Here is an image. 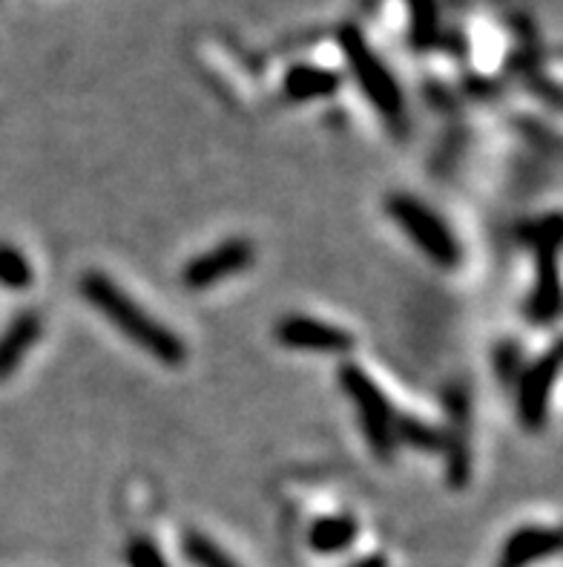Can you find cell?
I'll use <instances>...</instances> for the list:
<instances>
[{
    "label": "cell",
    "instance_id": "cell-1",
    "mask_svg": "<svg viewBox=\"0 0 563 567\" xmlns=\"http://www.w3.org/2000/svg\"><path fill=\"white\" fill-rule=\"evenodd\" d=\"M79 291L104 320H110L115 329L122 331L129 343L158 360L161 367H185V340L173 329H167L161 320H156L142 302L133 300L113 277L101 271H86L79 282Z\"/></svg>",
    "mask_w": 563,
    "mask_h": 567
},
{
    "label": "cell",
    "instance_id": "cell-2",
    "mask_svg": "<svg viewBox=\"0 0 563 567\" xmlns=\"http://www.w3.org/2000/svg\"><path fill=\"white\" fill-rule=\"evenodd\" d=\"M385 210L403 234L417 245V251L426 254L435 266L457 268L463 259V248L455 230L442 223V216L423 205L411 194H392L385 202Z\"/></svg>",
    "mask_w": 563,
    "mask_h": 567
},
{
    "label": "cell",
    "instance_id": "cell-3",
    "mask_svg": "<svg viewBox=\"0 0 563 567\" xmlns=\"http://www.w3.org/2000/svg\"><path fill=\"white\" fill-rule=\"evenodd\" d=\"M340 386L354 403V410L363 424V435L372 446V453L379 461H392L397 453V412L385 398L383 389L374 383V378L357 363H345L340 369Z\"/></svg>",
    "mask_w": 563,
    "mask_h": 567
},
{
    "label": "cell",
    "instance_id": "cell-4",
    "mask_svg": "<svg viewBox=\"0 0 563 567\" xmlns=\"http://www.w3.org/2000/svg\"><path fill=\"white\" fill-rule=\"evenodd\" d=\"M529 248L535 251V288L529 297L532 323H552L561 311V274H557V251H561L563 225L561 216L552 214L523 230Z\"/></svg>",
    "mask_w": 563,
    "mask_h": 567
},
{
    "label": "cell",
    "instance_id": "cell-5",
    "mask_svg": "<svg viewBox=\"0 0 563 567\" xmlns=\"http://www.w3.org/2000/svg\"><path fill=\"white\" fill-rule=\"evenodd\" d=\"M343 50L345 58H348L351 70L357 75L359 86H363V93L368 95V101L374 104V110H377L379 115H385V118L397 122L399 115H403V93H399V86L397 81H394L392 72L385 70L383 61L368 50V43L359 38V32H351V29L345 32Z\"/></svg>",
    "mask_w": 563,
    "mask_h": 567
},
{
    "label": "cell",
    "instance_id": "cell-6",
    "mask_svg": "<svg viewBox=\"0 0 563 567\" xmlns=\"http://www.w3.org/2000/svg\"><path fill=\"white\" fill-rule=\"evenodd\" d=\"M253 257H257V251H253L250 239H225V243L213 245L210 251L192 257L181 271V282L190 291H207V288L219 286L236 274L248 271L253 266Z\"/></svg>",
    "mask_w": 563,
    "mask_h": 567
},
{
    "label": "cell",
    "instance_id": "cell-7",
    "mask_svg": "<svg viewBox=\"0 0 563 567\" xmlns=\"http://www.w3.org/2000/svg\"><path fill=\"white\" fill-rule=\"evenodd\" d=\"M557 372H561V349L552 346L550 352L538 358L532 367H526L518 378V417L526 430L538 432L546 424V412H550V398L555 389Z\"/></svg>",
    "mask_w": 563,
    "mask_h": 567
},
{
    "label": "cell",
    "instance_id": "cell-8",
    "mask_svg": "<svg viewBox=\"0 0 563 567\" xmlns=\"http://www.w3.org/2000/svg\"><path fill=\"white\" fill-rule=\"evenodd\" d=\"M277 340L285 349H296V352H325V354H348L354 349V334L343 326L325 323L316 317L291 315L282 317L277 323Z\"/></svg>",
    "mask_w": 563,
    "mask_h": 567
},
{
    "label": "cell",
    "instance_id": "cell-9",
    "mask_svg": "<svg viewBox=\"0 0 563 567\" xmlns=\"http://www.w3.org/2000/svg\"><path fill=\"white\" fill-rule=\"evenodd\" d=\"M446 415H449L451 432L442 435V453H446V467H449L451 487H463L471 475V453H469V401L460 389L449 392L446 398Z\"/></svg>",
    "mask_w": 563,
    "mask_h": 567
},
{
    "label": "cell",
    "instance_id": "cell-10",
    "mask_svg": "<svg viewBox=\"0 0 563 567\" xmlns=\"http://www.w3.org/2000/svg\"><path fill=\"white\" fill-rule=\"evenodd\" d=\"M557 550H561V536H557L555 527L526 525L509 536L498 567H529L535 561L550 559Z\"/></svg>",
    "mask_w": 563,
    "mask_h": 567
},
{
    "label": "cell",
    "instance_id": "cell-11",
    "mask_svg": "<svg viewBox=\"0 0 563 567\" xmlns=\"http://www.w3.org/2000/svg\"><path fill=\"white\" fill-rule=\"evenodd\" d=\"M41 315L32 309L21 311V315L14 317L12 323L3 329V334H0V381H7L9 374H14L21 369L29 349L41 340Z\"/></svg>",
    "mask_w": 563,
    "mask_h": 567
},
{
    "label": "cell",
    "instance_id": "cell-12",
    "mask_svg": "<svg viewBox=\"0 0 563 567\" xmlns=\"http://www.w3.org/2000/svg\"><path fill=\"white\" fill-rule=\"evenodd\" d=\"M359 536V525L354 516H322L307 530V547L320 556H334L348 550Z\"/></svg>",
    "mask_w": 563,
    "mask_h": 567
},
{
    "label": "cell",
    "instance_id": "cell-13",
    "mask_svg": "<svg viewBox=\"0 0 563 567\" xmlns=\"http://www.w3.org/2000/svg\"><path fill=\"white\" fill-rule=\"evenodd\" d=\"M340 75L331 70H322V66H307L300 64L293 66L285 75L282 86H285V95L291 101H311V99H329L340 90Z\"/></svg>",
    "mask_w": 563,
    "mask_h": 567
},
{
    "label": "cell",
    "instance_id": "cell-14",
    "mask_svg": "<svg viewBox=\"0 0 563 567\" xmlns=\"http://www.w3.org/2000/svg\"><path fill=\"white\" fill-rule=\"evenodd\" d=\"M181 554L192 567H242L225 547H219L210 536L199 530L187 533L185 542H181Z\"/></svg>",
    "mask_w": 563,
    "mask_h": 567
},
{
    "label": "cell",
    "instance_id": "cell-15",
    "mask_svg": "<svg viewBox=\"0 0 563 567\" xmlns=\"http://www.w3.org/2000/svg\"><path fill=\"white\" fill-rule=\"evenodd\" d=\"M32 280H35V271L27 254L14 245H0V286L9 291H27Z\"/></svg>",
    "mask_w": 563,
    "mask_h": 567
},
{
    "label": "cell",
    "instance_id": "cell-16",
    "mask_svg": "<svg viewBox=\"0 0 563 567\" xmlns=\"http://www.w3.org/2000/svg\"><path fill=\"white\" fill-rule=\"evenodd\" d=\"M397 444H406L420 453H442V432L435 426H426L417 417H397Z\"/></svg>",
    "mask_w": 563,
    "mask_h": 567
},
{
    "label": "cell",
    "instance_id": "cell-17",
    "mask_svg": "<svg viewBox=\"0 0 563 567\" xmlns=\"http://www.w3.org/2000/svg\"><path fill=\"white\" fill-rule=\"evenodd\" d=\"M124 561H127V567H170L165 554H161V547L153 539H147V536H136V539L127 542Z\"/></svg>",
    "mask_w": 563,
    "mask_h": 567
},
{
    "label": "cell",
    "instance_id": "cell-18",
    "mask_svg": "<svg viewBox=\"0 0 563 567\" xmlns=\"http://www.w3.org/2000/svg\"><path fill=\"white\" fill-rule=\"evenodd\" d=\"M348 567H388V559H385L383 554H372V556H363V559H357Z\"/></svg>",
    "mask_w": 563,
    "mask_h": 567
}]
</instances>
